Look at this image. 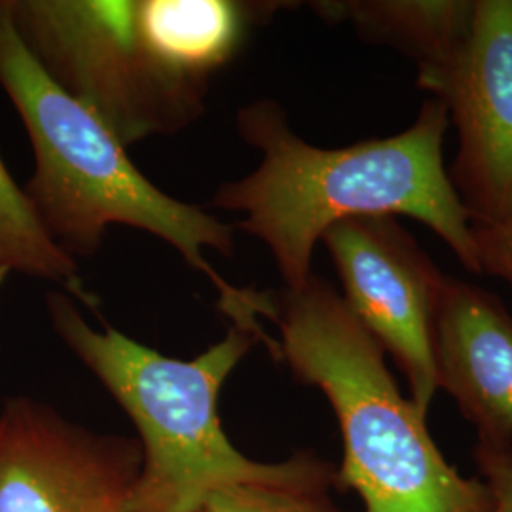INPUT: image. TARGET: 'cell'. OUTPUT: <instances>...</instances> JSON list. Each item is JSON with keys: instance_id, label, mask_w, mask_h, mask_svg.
Instances as JSON below:
<instances>
[{"instance_id": "1", "label": "cell", "mask_w": 512, "mask_h": 512, "mask_svg": "<svg viewBox=\"0 0 512 512\" xmlns=\"http://www.w3.org/2000/svg\"><path fill=\"white\" fill-rule=\"evenodd\" d=\"M236 124L262 160L247 177L220 186L213 207L243 215L238 228L270 249L285 289L310 279L315 247L330 226L378 215L423 222L467 272L480 274L471 217L444 167L450 118L439 99H427L401 133L342 148L304 141L274 99L243 107Z\"/></svg>"}, {"instance_id": "2", "label": "cell", "mask_w": 512, "mask_h": 512, "mask_svg": "<svg viewBox=\"0 0 512 512\" xmlns=\"http://www.w3.org/2000/svg\"><path fill=\"white\" fill-rule=\"evenodd\" d=\"M48 315L67 348L107 387L139 431L143 463L122 512H200L205 497L228 484H266L330 492L338 469L310 450L281 463L245 458L219 416L226 378L255 348L277 361V340L232 325L196 359L167 357L105 325L95 329L71 294H48Z\"/></svg>"}, {"instance_id": "3", "label": "cell", "mask_w": 512, "mask_h": 512, "mask_svg": "<svg viewBox=\"0 0 512 512\" xmlns=\"http://www.w3.org/2000/svg\"><path fill=\"white\" fill-rule=\"evenodd\" d=\"M0 86L35 154L23 192L57 247L74 260L93 256L109 226L137 228L164 239L207 275L230 321L255 310L256 289L226 283L205 258L207 249L234 255V226L150 183L110 129L44 73L19 38L8 0H0Z\"/></svg>"}, {"instance_id": "4", "label": "cell", "mask_w": 512, "mask_h": 512, "mask_svg": "<svg viewBox=\"0 0 512 512\" xmlns=\"http://www.w3.org/2000/svg\"><path fill=\"white\" fill-rule=\"evenodd\" d=\"M274 294L277 361L327 397L344 442L338 482L359 494L361 512H494L486 482L442 456L384 348L332 283L311 274Z\"/></svg>"}, {"instance_id": "5", "label": "cell", "mask_w": 512, "mask_h": 512, "mask_svg": "<svg viewBox=\"0 0 512 512\" xmlns=\"http://www.w3.org/2000/svg\"><path fill=\"white\" fill-rule=\"evenodd\" d=\"M21 42L55 84L128 148L194 124L207 88L171 73L139 31L135 0H8Z\"/></svg>"}, {"instance_id": "6", "label": "cell", "mask_w": 512, "mask_h": 512, "mask_svg": "<svg viewBox=\"0 0 512 512\" xmlns=\"http://www.w3.org/2000/svg\"><path fill=\"white\" fill-rule=\"evenodd\" d=\"M321 243L349 310L393 357L412 403L427 416L439 391L433 329L446 275L395 217L342 220Z\"/></svg>"}, {"instance_id": "7", "label": "cell", "mask_w": 512, "mask_h": 512, "mask_svg": "<svg viewBox=\"0 0 512 512\" xmlns=\"http://www.w3.org/2000/svg\"><path fill=\"white\" fill-rule=\"evenodd\" d=\"M141 463L139 440L93 433L48 404L0 408V512H122Z\"/></svg>"}, {"instance_id": "8", "label": "cell", "mask_w": 512, "mask_h": 512, "mask_svg": "<svg viewBox=\"0 0 512 512\" xmlns=\"http://www.w3.org/2000/svg\"><path fill=\"white\" fill-rule=\"evenodd\" d=\"M448 110L458 156L448 173L471 222L512 215V0H476L471 37L458 57L418 74Z\"/></svg>"}, {"instance_id": "9", "label": "cell", "mask_w": 512, "mask_h": 512, "mask_svg": "<svg viewBox=\"0 0 512 512\" xmlns=\"http://www.w3.org/2000/svg\"><path fill=\"white\" fill-rule=\"evenodd\" d=\"M439 389L476 433L512 442V315L494 293L446 277L433 329Z\"/></svg>"}, {"instance_id": "10", "label": "cell", "mask_w": 512, "mask_h": 512, "mask_svg": "<svg viewBox=\"0 0 512 512\" xmlns=\"http://www.w3.org/2000/svg\"><path fill=\"white\" fill-rule=\"evenodd\" d=\"M289 2L135 0L141 35L171 73L209 88L251 35Z\"/></svg>"}, {"instance_id": "11", "label": "cell", "mask_w": 512, "mask_h": 512, "mask_svg": "<svg viewBox=\"0 0 512 512\" xmlns=\"http://www.w3.org/2000/svg\"><path fill=\"white\" fill-rule=\"evenodd\" d=\"M311 8L329 23H349L366 42L408 55L425 73L446 67L463 50L476 0H323Z\"/></svg>"}, {"instance_id": "12", "label": "cell", "mask_w": 512, "mask_h": 512, "mask_svg": "<svg viewBox=\"0 0 512 512\" xmlns=\"http://www.w3.org/2000/svg\"><path fill=\"white\" fill-rule=\"evenodd\" d=\"M0 264L18 274L61 285L86 308L97 310V296L78 275V262L57 247L0 158Z\"/></svg>"}, {"instance_id": "13", "label": "cell", "mask_w": 512, "mask_h": 512, "mask_svg": "<svg viewBox=\"0 0 512 512\" xmlns=\"http://www.w3.org/2000/svg\"><path fill=\"white\" fill-rule=\"evenodd\" d=\"M200 512H340L329 492L266 484H228L205 497Z\"/></svg>"}, {"instance_id": "14", "label": "cell", "mask_w": 512, "mask_h": 512, "mask_svg": "<svg viewBox=\"0 0 512 512\" xmlns=\"http://www.w3.org/2000/svg\"><path fill=\"white\" fill-rule=\"evenodd\" d=\"M476 435L473 458L490 488L494 512H512V442L486 433Z\"/></svg>"}, {"instance_id": "15", "label": "cell", "mask_w": 512, "mask_h": 512, "mask_svg": "<svg viewBox=\"0 0 512 512\" xmlns=\"http://www.w3.org/2000/svg\"><path fill=\"white\" fill-rule=\"evenodd\" d=\"M480 274L494 275L512 287V215L499 222H471Z\"/></svg>"}, {"instance_id": "16", "label": "cell", "mask_w": 512, "mask_h": 512, "mask_svg": "<svg viewBox=\"0 0 512 512\" xmlns=\"http://www.w3.org/2000/svg\"><path fill=\"white\" fill-rule=\"evenodd\" d=\"M8 275H10V270H8V268H4V266L0 264V287H2V283L6 281V277H8Z\"/></svg>"}]
</instances>
